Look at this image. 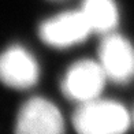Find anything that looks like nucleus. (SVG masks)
I'll return each mask as SVG.
<instances>
[{"instance_id":"nucleus-8","label":"nucleus","mask_w":134,"mask_h":134,"mask_svg":"<svg viewBox=\"0 0 134 134\" xmlns=\"http://www.w3.org/2000/svg\"><path fill=\"white\" fill-rule=\"evenodd\" d=\"M131 123L134 125V111H133V115H131Z\"/></svg>"},{"instance_id":"nucleus-5","label":"nucleus","mask_w":134,"mask_h":134,"mask_svg":"<svg viewBox=\"0 0 134 134\" xmlns=\"http://www.w3.org/2000/svg\"><path fill=\"white\" fill-rule=\"evenodd\" d=\"M15 134H64V120L53 103L33 97L18 112Z\"/></svg>"},{"instance_id":"nucleus-7","label":"nucleus","mask_w":134,"mask_h":134,"mask_svg":"<svg viewBox=\"0 0 134 134\" xmlns=\"http://www.w3.org/2000/svg\"><path fill=\"white\" fill-rule=\"evenodd\" d=\"M81 11L92 33L109 34L119 22V13L114 0H83Z\"/></svg>"},{"instance_id":"nucleus-1","label":"nucleus","mask_w":134,"mask_h":134,"mask_svg":"<svg viewBox=\"0 0 134 134\" xmlns=\"http://www.w3.org/2000/svg\"><path fill=\"white\" fill-rule=\"evenodd\" d=\"M131 115L120 103L94 99L80 104L72 115L77 134H126Z\"/></svg>"},{"instance_id":"nucleus-6","label":"nucleus","mask_w":134,"mask_h":134,"mask_svg":"<svg viewBox=\"0 0 134 134\" xmlns=\"http://www.w3.org/2000/svg\"><path fill=\"white\" fill-rule=\"evenodd\" d=\"M37 60L21 45H13L0 53V82L11 89L25 90L38 82Z\"/></svg>"},{"instance_id":"nucleus-4","label":"nucleus","mask_w":134,"mask_h":134,"mask_svg":"<svg viewBox=\"0 0 134 134\" xmlns=\"http://www.w3.org/2000/svg\"><path fill=\"white\" fill-rule=\"evenodd\" d=\"M92 33L81 10L66 11L44 21L38 27L40 38L53 48H70L81 44Z\"/></svg>"},{"instance_id":"nucleus-3","label":"nucleus","mask_w":134,"mask_h":134,"mask_svg":"<svg viewBox=\"0 0 134 134\" xmlns=\"http://www.w3.org/2000/svg\"><path fill=\"white\" fill-rule=\"evenodd\" d=\"M107 80L127 83L134 78V48L123 36L109 33L103 36L99 47V60Z\"/></svg>"},{"instance_id":"nucleus-2","label":"nucleus","mask_w":134,"mask_h":134,"mask_svg":"<svg viewBox=\"0 0 134 134\" xmlns=\"http://www.w3.org/2000/svg\"><path fill=\"white\" fill-rule=\"evenodd\" d=\"M107 75L99 62L82 59L67 69L62 80V92L69 100L82 104L99 99Z\"/></svg>"}]
</instances>
